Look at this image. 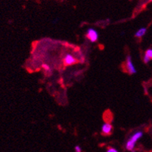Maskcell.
Masks as SVG:
<instances>
[{"mask_svg":"<svg viewBox=\"0 0 152 152\" xmlns=\"http://www.w3.org/2000/svg\"><path fill=\"white\" fill-rule=\"evenodd\" d=\"M151 61V59L149 58L148 57H147V56H146V55H144L143 61L145 62V64H148V63L149 61Z\"/></svg>","mask_w":152,"mask_h":152,"instance_id":"ba28073f","label":"cell"},{"mask_svg":"<svg viewBox=\"0 0 152 152\" xmlns=\"http://www.w3.org/2000/svg\"><path fill=\"white\" fill-rule=\"evenodd\" d=\"M74 149H75V152H82V148L80 145L75 146Z\"/></svg>","mask_w":152,"mask_h":152,"instance_id":"30bf717a","label":"cell"},{"mask_svg":"<svg viewBox=\"0 0 152 152\" xmlns=\"http://www.w3.org/2000/svg\"><path fill=\"white\" fill-rule=\"evenodd\" d=\"M146 32H147V29L145 27H141L139 30H138L137 31L135 32V37H138V38H141V37H143L145 35Z\"/></svg>","mask_w":152,"mask_h":152,"instance_id":"8992f818","label":"cell"},{"mask_svg":"<svg viewBox=\"0 0 152 152\" xmlns=\"http://www.w3.org/2000/svg\"><path fill=\"white\" fill-rule=\"evenodd\" d=\"M113 126L110 123H105L102 126V132L104 135H109L112 132Z\"/></svg>","mask_w":152,"mask_h":152,"instance_id":"5b68a950","label":"cell"},{"mask_svg":"<svg viewBox=\"0 0 152 152\" xmlns=\"http://www.w3.org/2000/svg\"><path fill=\"white\" fill-rule=\"evenodd\" d=\"M145 55H146L147 57H148L151 60V59H152V49H148V50L145 52Z\"/></svg>","mask_w":152,"mask_h":152,"instance_id":"52a82bcc","label":"cell"},{"mask_svg":"<svg viewBox=\"0 0 152 152\" xmlns=\"http://www.w3.org/2000/svg\"><path fill=\"white\" fill-rule=\"evenodd\" d=\"M86 38L90 41L91 42H97L99 39V33L96 30L93 28H89L87 30Z\"/></svg>","mask_w":152,"mask_h":152,"instance_id":"7a4b0ae2","label":"cell"},{"mask_svg":"<svg viewBox=\"0 0 152 152\" xmlns=\"http://www.w3.org/2000/svg\"><path fill=\"white\" fill-rule=\"evenodd\" d=\"M77 62L75 58L71 55V54H67V55L64 56V64L65 66H70L74 64Z\"/></svg>","mask_w":152,"mask_h":152,"instance_id":"277c9868","label":"cell"},{"mask_svg":"<svg viewBox=\"0 0 152 152\" xmlns=\"http://www.w3.org/2000/svg\"><path fill=\"white\" fill-rule=\"evenodd\" d=\"M131 152H135V151H131Z\"/></svg>","mask_w":152,"mask_h":152,"instance_id":"7c38bea8","label":"cell"},{"mask_svg":"<svg viewBox=\"0 0 152 152\" xmlns=\"http://www.w3.org/2000/svg\"><path fill=\"white\" fill-rule=\"evenodd\" d=\"M143 136V132L142 131H138V132H135V133L132 134L130 136L128 140H127L126 143L125 148L126 150L130 151H132L134 150L135 147V144Z\"/></svg>","mask_w":152,"mask_h":152,"instance_id":"6da1fadb","label":"cell"},{"mask_svg":"<svg viewBox=\"0 0 152 152\" xmlns=\"http://www.w3.org/2000/svg\"><path fill=\"white\" fill-rule=\"evenodd\" d=\"M126 67L127 71L129 72V74H136L137 70H136L133 63H132V57L130 55H128L126 57Z\"/></svg>","mask_w":152,"mask_h":152,"instance_id":"3957f363","label":"cell"},{"mask_svg":"<svg viewBox=\"0 0 152 152\" xmlns=\"http://www.w3.org/2000/svg\"><path fill=\"white\" fill-rule=\"evenodd\" d=\"M42 67H43V68L45 69L46 71H50V70H51L50 67H49L48 64H43V65H42Z\"/></svg>","mask_w":152,"mask_h":152,"instance_id":"8fae6325","label":"cell"},{"mask_svg":"<svg viewBox=\"0 0 152 152\" xmlns=\"http://www.w3.org/2000/svg\"><path fill=\"white\" fill-rule=\"evenodd\" d=\"M107 152H118V151L116 148H108Z\"/></svg>","mask_w":152,"mask_h":152,"instance_id":"9c48e42d","label":"cell"}]
</instances>
